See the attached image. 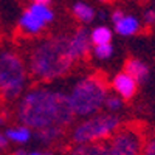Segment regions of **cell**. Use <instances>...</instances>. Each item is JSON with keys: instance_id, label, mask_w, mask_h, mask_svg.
<instances>
[{"instance_id": "1", "label": "cell", "mask_w": 155, "mask_h": 155, "mask_svg": "<svg viewBox=\"0 0 155 155\" xmlns=\"http://www.w3.org/2000/svg\"><path fill=\"white\" fill-rule=\"evenodd\" d=\"M17 118L31 130H39L53 126L67 129L76 116L65 93L45 87H33L20 96Z\"/></svg>"}, {"instance_id": "2", "label": "cell", "mask_w": 155, "mask_h": 155, "mask_svg": "<svg viewBox=\"0 0 155 155\" xmlns=\"http://www.w3.org/2000/svg\"><path fill=\"white\" fill-rule=\"evenodd\" d=\"M73 64L68 51V34H59L44 39L31 50L28 68L36 81L50 82L68 73Z\"/></svg>"}, {"instance_id": "3", "label": "cell", "mask_w": 155, "mask_h": 155, "mask_svg": "<svg viewBox=\"0 0 155 155\" xmlns=\"http://www.w3.org/2000/svg\"><path fill=\"white\" fill-rule=\"evenodd\" d=\"M107 85L99 74H88L78 81L67 95L74 116H90L104 107Z\"/></svg>"}, {"instance_id": "4", "label": "cell", "mask_w": 155, "mask_h": 155, "mask_svg": "<svg viewBox=\"0 0 155 155\" xmlns=\"http://www.w3.org/2000/svg\"><path fill=\"white\" fill-rule=\"evenodd\" d=\"M28 82V70L14 51L0 53V95L6 101L22 96Z\"/></svg>"}, {"instance_id": "5", "label": "cell", "mask_w": 155, "mask_h": 155, "mask_svg": "<svg viewBox=\"0 0 155 155\" xmlns=\"http://www.w3.org/2000/svg\"><path fill=\"white\" fill-rule=\"evenodd\" d=\"M120 126H121L120 116L113 115V112L98 113V115L93 113L71 130V141L74 144L106 141Z\"/></svg>"}, {"instance_id": "6", "label": "cell", "mask_w": 155, "mask_h": 155, "mask_svg": "<svg viewBox=\"0 0 155 155\" xmlns=\"http://www.w3.org/2000/svg\"><path fill=\"white\" fill-rule=\"evenodd\" d=\"M109 155H137L141 153L144 144V135L137 127H123L116 129L107 141Z\"/></svg>"}, {"instance_id": "7", "label": "cell", "mask_w": 155, "mask_h": 155, "mask_svg": "<svg viewBox=\"0 0 155 155\" xmlns=\"http://www.w3.org/2000/svg\"><path fill=\"white\" fill-rule=\"evenodd\" d=\"M54 12L51 11L48 3L33 2L27 9L22 12L19 19V28L23 34L36 36L41 33L50 22H53Z\"/></svg>"}, {"instance_id": "8", "label": "cell", "mask_w": 155, "mask_h": 155, "mask_svg": "<svg viewBox=\"0 0 155 155\" xmlns=\"http://www.w3.org/2000/svg\"><path fill=\"white\" fill-rule=\"evenodd\" d=\"M92 41H90V31L84 27H79L68 36V51L74 62L84 59L92 51Z\"/></svg>"}, {"instance_id": "9", "label": "cell", "mask_w": 155, "mask_h": 155, "mask_svg": "<svg viewBox=\"0 0 155 155\" xmlns=\"http://www.w3.org/2000/svg\"><path fill=\"white\" fill-rule=\"evenodd\" d=\"M110 85L115 90V93H118L123 99H132L137 93V88H138V82L127 71L116 73L113 76Z\"/></svg>"}, {"instance_id": "10", "label": "cell", "mask_w": 155, "mask_h": 155, "mask_svg": "<svg viewBox=\"0 0 155 155\" xmlns=\"http://www.w3.org/2000/svg\"><path fill=\"white\" fill-rule=\"evenodd\" d=\"M124 71H127L138 84H146L150 78V68L146 62L137 58H129L124 64Z\"/></svg>"}, {"instance_id": "11", "label": "cell", "mask_w": 155, "mask_h": 155, "mask_svg": "<svg viewBox=\"0 0 155 155\" xmlns=\"http://www.w3.org/2000/svg\"><path fill=\"white\" fill-rule=\"evenodd\" d=\"M113 27H115V31L118 33L120 36L129 37V36H134V34H137L140 31L141 23H140V20L135 16H126L124 14L118 22L113 23Z\"/></svg>"}, {"instance_id": "12", "label": "cell", "mask_w": 155, "mask_h": 155, "mask_svg": "<svg viewBox=\"0 0 155 155\" xmlns=\"http://www.w3.org/2000/svg\"><path fill=\"white\" fill-rule=\"evenodd\" d=\"M36 134L34 138L39 141L41 144H53L54 141H58L59 138L64 137L65 134V127H58V126H53V127H45V129H39V130H34Z\"/></svg>"}, {"instance_id": "13", "label": "cell", "mask_w": 155, "mask_h": 155, "mask_svg": "<svg viewBox=\"0 0 155 155\" xmlns=\"http://www.w3.org/2000/svg\"><path fill=\"white\" fill-rule=\"evenodd\" d=\"M5 135H6L8 141H12V143H16V144H27L33 138V130L28 126L20 124V126H16V127L6 129Z\"/></svg>"}, {"instance_id": "14", "label": "cell", "mask_w": 155, "mask_h": 155, "mask_svg": "<svg viewBox=\"0 0 155 155\" xmlns=\"http://www.w3.org/2000/svg\"><path fill=\"white\" fill-rule=\"evenodd\" d=\"M71 12L76 17V20L81 22V23H90L96 17V9L93 6L84 3V2H76L71 8Z\"/></svg>"}, {"instance_id": "15", "label": "cell", "mask_w": 155, "mask_h": 155, "mask_svg": "<svg viewBox=\"0 0 155 155\" xmlns=\"http://www.w3.org/2000/svg\"><path fill=\"white\" fill-rule=\"evenodd\" d=\"M112 30L106 25H98L93 30H90V41L93 45H99V44H107L112 42Z\"/></svg>"}, {"instance_id": "16", "label": "cell", "mask_w": 155, "mask_h": 155, "mask_svg": "<svg viewBox=\"0 0 155 155\" xmlns=\"http://www.w3.org/2000/svg\"><path fill=\"white\" fill-rule=\"evenodd\" d=\"M93 54H95V58H98V59H109V58H112V54H113L112 42L93 45Z\"/></svg>"}, {"instance_id": "17", "label": "cell", "mask_w": 155, "mask_h": 155, "mask_svg": "<svg viewBox=\"0 0 155 155\" xmlns=\"http://www.w3.org/2000/svg\"><path fill=\"white\" fill-rule=\"evenodd\" d=\"M104 107L109 112H118L123 107V98L118 93H115V95H109L107 93L106 101H104Z\"/></svg>"}, {"instance_id": "18", "label": "cell", "mask_w": 155, "mask_h": 155, "mask_svg": "<svg viewBox=\"0 0 155 155\" xmlns=\"http://www.w3.org/2000/svg\"><path fill=\"white\" fill-rule=\"evenodd\" d=\"M141 152L146 153V155H155V135L144 141V144H143V150H141Z\"/></svg>"}, {"instance_id": "19", "label": "cell", "mask_w": 155, "mask_h": 155, "mask_svg": "<svg viewBox=\"0 0 155 155\" xmlns=\"http://www.w3.org/2000/svg\"><path fill=\"white\" fill-rule=\"evenodd\" d=\"M143 20H144L147 25L155 23V9H146V11H144V16H143Z\"/></svg>"}, {"instance_id": "20", "label": "cell", "mask_w": 155, "mask_h": 155, "mask_svg": "<svg viewBox=\"0 0 155 155\" xmlns=\"http://www.w3.org/2000/svg\"><path fill=\"white\" fill-rule=\"evenodd\" d=\"M124 16V12H123V9H115L112 14H110V20H112V23H115V22H118L121 17Z\"/></svg>"}, {"instance_id": "21", "label": "cell", "mask_w": 155, "mask_h": 155, "mask_svg": "<svg viewBox=\"0 0 155 155\" xmlns=\"http://www.w3.org/2000/svg\"><path fill=\"white\" fill-rule=\"evenodd\" d=\"M6 146H8V138H6L5 134L0 132V150H3Z\"/></svg>"}, {"instance_id": "22", "label": "cell", "mask_w": 155, "mask_h": 155, "mask_svg": "<svg viewBox=\"0 0 155 155\" xmlns=\"http://www.w3.org/2000/svg\"><path fill=\"white\" fill-rule=\"evenodd\" d=\"M5 120H6V118H5V115H3V113H0V126L5 124Z\"/></svg>"}, {"instance_id": "23", "label": "cell", "mask_w": 155, "mask_h": 155, "mask_svg": "<svg viewBox=\"0 0 155 155\" xmlns=\"http://www.w3.org/2000/svg\"><path fill=\"white\" fill-rule=\"evenodd\" d=\"M33 2H39V3H50L51 0H33Z\"/></svg>"}, {"instance_id": "24", "label": "cell", "mask_w": 155, "mask_h": 155, "mask_svg": "<svg viewBox=\"0 0 155 155\" xmlns=\"http://www.w3.org/2000/svg\"><path fill=\"white\" fill-rule=\"evenodd\" d=\"M98 2H107V0H98Z\"/></svg>"}]
</instances>
